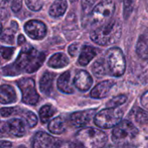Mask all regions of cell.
Wrapping results in <instances>:
<instances>
[{"mask_svg":"<svg viewBox=\"0 0 148 148\" xmlns=\"http://www.w3.org/2000/svg\"><path fill=\"white\" fill-rule=\"evenodd\" d=\"M45 54L32 47L24 48L18 55L16 62L3 69L4 75H16L20 73H33L43 63Z\"/></svg>","mask_w":148,"mask_h":148,"instance_id":"1","label":"cell"},{"mask_svg":"<svg viewBox=\"0 0 148 148\" xmlns=\"http://www.w3.org/2000/svg\"><path fill=\"white\" fill-rule=\"evenodd\" d=\"M122 33V25L118 19H110L96 27L90 34L91 40L101 46H108L119 42Z\"/></svg>","mask_w":148,"mask_h":148,"instance_id":"2","label":"cell"},{"mask_svg":"<svg viewBox=\"0 0 148 148\" xmlns=\"http://www.w3.org/2000/svg\"><path fill=\"white\" fill-rule=\"evenodd\" d=\"M139 129L128 120L120 121L112 132V140L118 147H127L138 137Z\"/></svg>","mask_w":148,"mask_h":148,"instance_id":"3","label":"cell"},{"mask_svg":"<svg viewBox=\"0 0 148 148\" xmlns=\"http://www.w3.org/2000/svg\"><path fill=\"white\" fill-rule=\"evenodd\" d=\"M75 139L80 146L88 148L102 147L106 145L107 134L98 128L87 127L77 132Z\"/></svg>","mask_w":148,"mask_h":148,"instance_id":"4","label":"cell"},{"mask_svg":"<svg viewBox=\"0 0 148 148\" xmlns=\"http://www.w3.org/2000/svg\"><path fill=\"white\" fill-rule=\"evenodd\" d=\"M115 11V3L114 0H101L90 12V24L92 27L100 25L109 21Z\"/></svg>","mask_w":148,"mask_h":148,"instance_id":"5","label":"cell"},{"mask_svg":"<svg viewBox=\"0 0 148 148\" xmlns=\"http://www.w3.org/2000/svg\"><path fill=\"white\" fill-rule=\"evenodd\" d=\"M106 62L110 74L115 77H121L126 71L127 62L122 50L118 47L109 49L106 53Z\"/></svg>","mask_w":148,"mask_h":148,"instance_id":"6","label":"cell"},{"mask_svg":"<svg viewBox=\"0 0 148 148\" xmlns=\"http://www.w3.org/2000/svg\"><path fill=\"white\" fill-rule=\"evenodd\" d=\"M123 117V110L119 107L107 108L95 115V124L101 128L109 129L115 127Z\"/></svg>","mask_w":148,"mask_h":148,"instance_id":"7","label":"cell"},{"mask_svg":"<svg viewBox=\"0 0 148 148\" xmlns=\"http://www.w3.org/2000/svg\"><path fill=\"white\" fill-rule=\"evenodd\" d=\"M17 86L22 92V100L28 105H36L39 95L36 89L35 82L31 78H23L17 82Z\"/></svg>","mask_w":148,"mask_h":148,"instance_id":"8","label":"cell"},{"mask_svg":"<svg viewBox=\"0 0 148 148\" xmlns=\"http://www.w3.org/2000/svg\"><path fill=\"white\" fill-rule=\"evenodd\" d=\"M24 30L26 34L32 39L41 40L47 34L46 25L38 20H30L24 25Z\"/></svg>","mask_w":148,"mask_h":148,"instance_id":"9","label":"cell"},{"mask_svg":"<svg viewBox=\"0 0 148 148\" xmlns=\"http://www.w3.org/2000/svg\"><path fill=\"white\" fill-rule=\"evenodd\" d=\"M60 146L61 141L58 139H56L44 132L36 133L32 142V147L35 148L57 147Z\"/></svg>","mask_w":148,"mask_h":148,"instance_id":"10","label":"cell"},{"mask_svg":"<svg viewBox=\"0 0 148 148\" xmlns=\"http://www.w3.org/2000/svg\"><path fill=\"white\" fill-rule=\"evenodd\" d=\"M130 121L137 127L138 129L148 134V112L140 108H134L130 113Z\"/></svg>","mask_w":148,"mask_h":148,"instance_id":"11","label":"cell"},{"mask_svg":"<svg viewBox=\"0 0 148 148\" xmlns=\"http://www.w3.org/2000/svg\"><path fill=\"white\" fill-rule=\"evenodd\" d=\"M95 112L96 109H88L73 113L70 115V122L74 127H83L90 122Z\"/></svg>","mask_w":148,"mask_h":148,"instance_id":"12","label":"cell"},{"mask_svg":"<svg viewBox=\"0 0 148 148\" xmlns=\"http://www.w3.org/2000/svg\"><path fill=\"white\" fill-rule=\"evenodd\" d=\"M73 82L76 88L84 92L91 88L93 84V79L88 72L85 70H80L76 73Z\"/></svg>","mask_w":148,"mask_h":148,"instance_id":"13","label":"cell"},{"mask_svg":"<svg viewBox=\"0 0 148 148\" xmlns=\"http://www.w3.org/2000/svg\"><path fill=\"white\" fill-rule=\"evenodd\" d=\"M114 82L113 80H106L98 83L90 93V96L94 99H103L107 97L114 85Z\"/></svg>","mask_w":148,"mask_h":148,"instance_id":"14","label":"cell"},{"mask_svg":"<svg viewBox=\"0 0 148 148\" xmlns=\"http://www.w3.org/2000/svg\"><path fill=\"white\" fill-rule=\"evenodd\" d=\"M7 134L13 137H22L26 133L25 125L19 119H12L6 122Z\"/></svg>","mask_w":148,"mask_h":148,"instance_id":"15","label":"cell"},{"mask_svg":"<svg viewBox=\"0 0 148 148\" xmlns=\"http://www.w3.org/2000/svg\"><path fill=\"white\" fill-rule=\"evenodd\" d=\"M73 84L74 82L71 79L70 71L64 72L57 81V88H59V90L66 94H73L75 92Z\"/></svg>","mask_w":148,"mask_h":148,"instance_id":"16","label":"cell"},{"mask_svg":"<svg viewBox=\"0 0 148 148\" xmlns=\"http://www.w3.org/2000/svg\"><path fill=\"white\" fill-rule=\"evenodd\" d=\"M97 53H98L97 49L89 45H84L79 56L78 63L81 66H87L95 57Z\"/></svg>","mask_w":148,"mask_h":148,"instance_id":"17","label":"cell"},{"mask_svg":"<svg viewBox=\"0 0 148 148\" xmlns=\"http://www.w3.org/2000/svg\"><path fill=\"white\" fill-rule=\"evenodd\" d=\"M16 93L10 85L0 86V103L10 104L16 101Z\"/></svg>","mask_w":148,"mask_h":148,"instance_id":"18","label":"cell"},{"mask_svg":"<svg viewBox=\"0 0 148 148\" xmlns=\"http://www.w3.org/2000/svg\"><path fill=\"white\" fill-rule=\"evenodd\" d=\"M56 77V75L51 72H45L40 79V90L45 94L49 95L53 88V81Z\"/></svg>","mask_w":148,"mask_h":148,"instance_id":"19","label":"cell"},{"mask_svg":"<svg viewBox=\"0 0 148 148\" xmlns=\"http://www.w3.org/2000/svg\"><path fill=\"white\" fill-rule=\"evenodd\" d=\"M69 63V60L63 53H56L53 55L49 60L48 65L53 69H62Z\"/></svg>","mask_w":148,"mask_h":148,"instance_id":"20","label":"cell"},{"mask_svg":"<svg viewBox=\"0 0 148 148\" xmlns=\"http://www.w3.org/2000/svg\"><path fill=\"white\" fill-rule=\"evenodd\" d=\"M68 8L66 0H56L49 8V13L53 17H59L62 16Z\"/></svg>","mask_w":148,"mask_h":148,"instance_id":"21","label":"cell"},{"mask_svg":"<svg viewBox=\"0 0 148 148\" xmlns=\"http://www.w3.org/2000/svg\"><path fill=\"white\" fill-rule=\"evenodd\" d=\"M136 54L142 60L148 61V37L140 36L136 44Z\"/></svg>","mask_w":148,"mask_h":148,"instance_id":"22","label":"cell"},{"mask_svg":"<svg viewBox=\"0 0 148 148\" xmlns=\"http://www.w3.org/2000/svg\"><path fill=\"white\" fill-rule=\"evenodd\" d=\"M49 130L51 134H61L66 129V124L64 120L62 117H56L50 121L49 123Z\"/></svg>","mask_w":148,"mask_h":148,"instance_id":"23","label":"cell"},{"mask_svg":"<svg viewBox=\"0 0 148 148\" xmlns=\"http://www.w3.org/2000/svg\"><path fill=\"white\" fill-rule=\"evenodd\" d=\"M17 29V24L16 22H12L9 29H7L2 35H0V40L3 42L12 44L14 42V36Z\"/></svg>","mask_w":148,"mask_h":148,"instance_id":"24","label":"cell"},{"mask_svg":"<svg viewBox=\"0 0 148 148\" xmlns=\"http://www.w3.org/2000/svg\"><path fill=\"white\" fill-rule=\"evenodd\" d=\"M56 110L52 105H44L39 111L40 120L42 123H47L56 114Z\"/></svg>","mask_w":148,"mask_h":148,"instance_id":"25","label":"cell"},{"mask_svg":"<svg viewBox=\"0 0 148 148\" xmlns=\"http://www.w3.org/2000/svg\"><path fill=\"white\" fill-rule=\"evenodd\" d=\"M92 71L95 77H97V78L103 77L107 74L105 60L103 58H101V59H98L97 61H95L92 66Z\"/></svg>","mask_w":148,"mask_h":148,"instance_id":"26","label":"cell"},{"mask_svg":"<svg viewBox=\"0 0 148 148\" xmlns=\"http://www.w3.org/2000/svg\"><path fill=\"white\" fill-rule=\"evenodd\" d=\"M127 100V97L125 95H117V96L112 98L107 103V107L108 108H116V107H120V106L123 105L124 103H126Z\"/></svg>","mask_w":148,"mask_h":148,"instance_id":"27","label":"cell"},{"mask_svg":"<svg viewBox=\"0 0 148 148\" xmlns=\"http://www.w3.org/2000/svg\"><path fill=\"white\" fill-rule=\"evenodd\" d=\"M21 114L23 115L30 128L34 127L37 124V117L34 113L30 111H21Z\"/></svg>","mask_w":148,"mask_h":148,"instance_id":"28","label":"cell"},{"mask_svg":"<svg viewBox=\"0 0 148 148\" xmlns=\"http://www.w3.org/2000/svg\"><path fill=\"white\" fill-rule=\"evenodd\" d=\"M12 0H0V17L4 19L10 14V8Z\"/></svg>","mask_w":148,"mask_h":148,"instance_id":"29","label":"cell"},{"mask_svg":"<svg viewBox=\"0 0 148 148\" xmlns=\"http://www.w3.org/2000/svg\"><path fill=\"white\" fill-rule=\"evenodd\" d=\"M25 3L29 9L34 11H38L43 5L42 0H25Z\"/></svg>","mask_w":148,"mask_h":148,"instance_id":"30","label":"cell"},{"mask_svg":"<svg viewBox=\"0 0 148 148\" xmlns=\"http://www.w3.org/2000/svg\"><path fill=\"white\" fill-rule=\"evenodd\" d=\"M15 51L14 48H8V47H2L0 48V55L3 59L9 60L11 58Z\"/></svg>","mask_w":148,"mask_h":148,"instance_id":"31","label":"cell"},{"mask_svg":"<svg viewBox=\"0 0 148 148\" xmlns=\"http://www.w3.org/2000/svg\"><path fill=\"white\" fill-rule=\"evenodd\" d=\"M134 0H124V16L127 18L134 9Z\"/></svg>","mask_w":148,"mask_h":148,"instance_id":"32","label":"cell"},{"mask_svg":"<svg viewBox=\"0 0 148 148\" xmlns=\"http://www.w3.org/2000/svg\"><path fill=\"white\" fill-rule=\"evenodd\" d=\"M18 112H19V109L16 108H4L0 109V114L3 117H9L13 114H17Z\"/></svg>","mask_w":148,"mask_h":148,"instance_id":"33","label":"cell"},{"mask_svg":"<svg viewBox=\"0 0 148 148\" xmlns=\"http://www.w3.org/2000/svg\"><path fill=\"white\" fill-rule=\"evenodd\" d=\"M80 50V43H73L69 47V53L71 56H75Z\"/></svg>","mask_w":148,"mask_h":148,"instance_id":"34","label":"cell"},{"mask_svg":"<svg viewBox=\"0 0 148 148\" xmlns=\"http://www.w3.org/2000/svg\"><path fill=\"white\" fill-rule=\"evenodd\" d=\"M10 8L14 12H18L22 8V0H12Z\"/></svg>","mask_w":148,"mask_h":148,"instance_id":"35","label":"cell"},{"mask_svg":"<svg viewBox=\"0 0 148 148\" xmlns=\"http://www.w3.org/2000/svg\"><path fill=\"white\" fill-rule=\"evenodd\" d=\"M140 103L142 105V107H144L147 110H148V91L146 92L140 99Z\"/></svg>","mask_w":148,"mask_h":148,"instance_id":"36","label":"cell"},{"mask_svg":"<svg viewBox=\"0 0 148 148\" xmlns=\"http://www.w3.org/2000/svg\"><path fill=\"white\" fill-rule=\"evenodd\" d=\"M4 135H7L6 122L0 121V137H3Z\"/></svg>","mask_w":148,"mask_h":148,"instance_id":"37","label":"cell"},{"mask_svg":"<svg viewBox=\"0 0 148 148\" xmlns=\"http://www.w3.org/2000/svg\"><path fill=\"white\" fill-rule=\"evenodd\" d=\"M12 146V144L10 141H0V147H10Z\"/></svg>","mask_w":148,"mask_h":148,"instance_id":"38","label":"cell"},{"mask_svg":"<svg viewBox=\"0 0 148 148\" xmlns=\"http://www.w3.org/2000/svg\"><path fill=\"white\" fill-rule=\"evenodd\" d=\"M24 42H25V37H24L23 35H20V36H18V39H17V42H18V44H19V45H21V44H23Z\"/></svg>","mask_w":148,"mask_h":148,"instance_id":"39","label":"cell"},{"mask_svg":"<svg viewBox=\"0 0 148 148\" xmlns=\"http://www.w3.org/2000/svg\"><path fill=\"white\" fill-rule=\"evenodd\" d=\"M143 2H144V3H145V5H146L147 10H148V0H143Z\"/></svg>","mask_w":148,"mask_h":148,"instance_id":"40","label":"cell"},{"mask_svg":"<svg viewBox=\"0 0 148 148\" xmlns=\"http://www.w3.org/2000/svg\"><path fill=\"white\" fill-rule=\"evenodd\" d=\"M2 31H3V28H2V24L0 23V35L2 34Z\"/></svg>","mask_w":148,"mask_h":148,"instance_id":"41","label":"cell"},{"mask_svg":"<svg viewBox=\"0 0 148 148\" xmlns=\"http://www.w3.org/2000/svg\"><path fill=\"white\" fill-rule=\"evenodd\" d=\"M121 1H124V0H121Z\"/></svg>","mask_w":148,"mask_h":148,"instance_id":"42","label":"cell"}]
</instances>
